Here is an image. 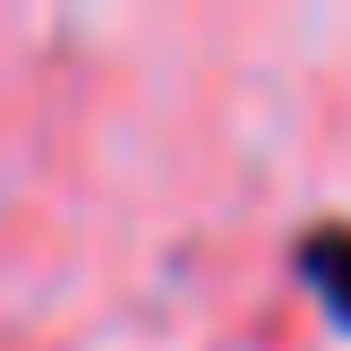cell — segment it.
<instances>
[{
    "label": "cell",
    "instance_id": "6da1fadb",
    "mask_svg": "<svg viewBox=\"0 0 351 351\" xmlns=\"http://www.w3.org/2000/svg\"><path fill=\"white\" fill-rule=\"evenodd\" d=\"M291 274L317 291V308L351 335V223H317V232H300V249H291Z\"/></svg>",
    "mask_w": 351,
    "mask_h": 351
}]
</instances>
